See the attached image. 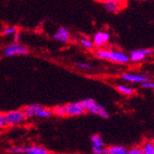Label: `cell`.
Listing matches in <instances>:
<instances>
[{
	"instance_id": "cell-1",
	"label": "cell",
	"mask_w": 154,
	"mask_h": 154,
	"mask_svg": "<svg viewBox=\"0 0 154 154\" xmlns=\"http://www.w3.org/2000/svg\"><path fill=\"white\" fill-rule=\"evenodd\" d=\"M94 55L96 57L100 59L111 61V62L118 63V64H126L130 61L129 55L119 50L99 49L94 52Z\"/></svg>"
},
{
	"instance_id": "cell-2",
	"label": "cell",
	"mask_w": 154,
	"mask_h": 154,
	"mask_svg": "<svg viewBox=\"0 0 154 154\" xmlns=\"http://www.w3.org/2000/svg\"><path fill=\"white\" fill-rule=\"evenodd\" d=\"M83 108L85 112H88L90 114L97 115L99 117H101L103 119H108L109 118V114L106 111V109L101 104L97 103L93 99L88 98V99H85L83 101H80Z\"/></svg>"
},
{
	"instance_id": "cell-3",
	"label": "cell",
	"mask_w": 154,
	"mask_h": 154,
	"mask_svg": "<svg viewBox=\"0 0 154 154\" xmlns=\"http://www.w3.org/2000/svg\"><path fill=\"white\" fill-rule=\"evenodd\" d=\"M29 54V49L26 45L20 42H12L8 44L3 50V55L5 57H17V56H26Z\"/></svg>"
},
{
	"instance_id": "cell-4",
	"label": "cell",
	"mask_w": 154,
	"mask_h": 154,
	"mask_svg": "<svg viewBox=\"0 0 154 154\" xmlns=\"http://www.w3.org/2000/svg\"><path fill=\"white\" fill-rule=\"evenodd\" d=\"M4 118L7 126H18L24 123L26 119L23 110H13L4 114Z\"/></svg>"
},
{
	"instance_id": "cell-5",
	"label": "cell",
	"mask_w": 154,
	"mask_h": 154,
	"mask_svg": "<svg viewBox=\"0 0 154 154\" xmlns=\"http://www.w3.org/2000/svg\"><path fill=\"white\" fill-rule=\"evenodd\" d=\"M153 50L150 48L148 49H136L133 50L130 52V61H133V62H141L146 57L152 55Z\"/></svg>"
},
{
	"instance_id": "cell-6",
	"label": "cell",
	"mask_w": 154,
	"mask_h": 154,
	"mask_svg": "<svg viewBox=\"0 0 154 154\" xmlns=\"http://www.w3.org/2000/svg\"><path fill=\"white\" fill-rule=\"evenodd\" d=\"M110 34L106 31H99L97 33L94 34L93 36V44L94 46H97V47H103V46L106 43H108V42L110 41Z\"/></svg>"
},
{
	"instance_id": "cell-7",
	"label": "cell",
	"mask_w": 154,
	"mask_h": 154,
	"mask_svg": "<svg viewBox=\"0 0 154 154\" xmlns=\"http://www.w3.org/2000/svg\"><path fill=\"white\" fill-rule=\"evenodd\" d=\"M66 108L68 112V116L71 117H78L85 113V110L80 102H74L66 104Z\"/></svg>"
},
{
	"instance_id": "cell-8",
	"label": "cell",
	"mask_w": 154,
	"mask_h": 154,
	"mask_svg": "<svg viewBox=\"0 0 154 154\" xmlns=\"http://www.w3.org/2000/svg\"><path fill=\"white\" fill-rule=\"evenodd\" d=\"M54 40H56L58 42H62V43H66L70 41L71 38V33L70 31L64 26H60L58 27L57 31L54 34L53 36Z\"/></svg>"
},
{
	"instance_id": "cell-9",
	"label": "cell",
	"mask_w": 154,
	"mask_h": 154,
	"mask_svg": "<svg viewBox=\"0 0 154 154\" xmlns=\"http://www.w3.org/2000/svg\"><path fill=\"white\" fill-rule=\"evenodd\" d=\"M121 79L130 83H144L148 81V77L144 74H134V73H123Z\"/></svg>"
},
{
	"instance_id": "cell-10",
	"label": "cell",
	"mask_w": 154,
	"mask_h": 154,
	"mask_svg": "<svg viewBox=\"0 0 154 154\" xmlns=\"http://www.w3.org/2000/svg\"><path fill=\"white\" fill-rule=\"evenodd\" d=\"M41 107H42L41 104L31 103V104H28V105L25 106L24 108H23V112H24L26 119H31V118L37 117V114H38V110L41 109Z\"/></svg>"
},
{
	"instance_id": "cell-11",
	"label": "cell",
	"mask_w": 154,
	"mask_h": 154,
	"mask_svg": "<svg viewBox=\"0 0 154 154\" xmlns=\"http://www.w3.org/2000/svg\"><path fill=\"white\" fill-rule=\"evenodd\" d=\"M103 7L105 8V10L110 12V13H118L119 12L124 6H122L120 4H118V3H114V2H106V1H103Z\"/></svg>"
},
{
	"instance_id": "cell-12",
	"label": "cell",
	"mask_w": 154,
	"mask_h": 154,
	"mask_svg": "<svg viewBox=\"0 0 154 154\" xmlns=\"http://www.w3.org/2000/svg\"><path fill=\"white\" fill-rule=\"evenodd\" d=\"M26 154H50L49 151L40 146H28L26 147Z\"/></svg>"
},
{
	"instance_id": "cell-13",
	"label": "cell",
	"mask_w": 154,
	"mask_h": 154,
	"mask_svg": "<svg viewBox=\"0 0 154 154\" xmlns=\"http://www.w3.org/2000/svg\"><path fill=\"white\" fill-rule=\"evenodd\" d=\"M91 145H92V149H101L104 148V143L103 141V138L100 134H93L91 136Z\"/></svg>"
},
{
	"instance_id": "cell-14",
	"label": "cell",
	"mask_w": 154,
	"mask_h": 154,
	"mask_svg": "<svg viewBox=\"0 0 154 154\" xmlns=\"http://www.w3.org/2000/svg\"><path fill=\"white\" fill-rule=\"evenodd\" d=\"M108 154H127L128 149L124 146H111L107 149Z\"/></svg>"
},
{
	"instance_id": "cell-15",
	"label": "cell",
	"mask_w": 154,
	"mask_h": 154,
	"mask_svg": "<svg viewBox=\"0 0 154 154\" xmlns=\"http://www.w3.org/2000/svg\"><path fill=\"white\" fill-rule=\"evenodd\" d=\"M117 90L119 92V93L125 95V96H131L134 93V89L133 88L125 86V85H118Z\"/></svg>"
},
{
	"instance_id": "cell-16",
	"label": "cell",
	"mask_w": 154,
	"mask_h": 154,
	"mask_svg": "<svg viewBox=\"0 0 154 154\" xmlns=\"http://www.w3.org/2000/svg\"><path fill=\"white\" fill-rule=\"evenodd\" d=\"M53 114L57 116V117H68V112H67V108L66 105H57L56 107H54L52 109Z\"/></svg>"
},
{
	"instance_id": "cell-17",
	"label": "cell",
	"mask_w": 154,
	"mask_h": 154,
	"mask_svg": "<svg viewBox=\"0 0 154 154\" xmlns=\"http://www.w3.org/2000/svg\"><path fill=\"white\" fill-rule=\"evenodd\" d=\"M53 111L52 109L49 108H46V107L42 106L41 109L38 110V114H37V118H40V119H49L53 116Z\"/></svg>"
},
{
	"instance_id": "cell-18",
	"label": "cell",
	"mask_w": 154,
	"mask_h": 154,
	"mask_svg": "<svg viewBox=\"0 0 154 154\" xmlns=\"http://www.w3.org/2000/svg\"><path fill=\"white\" fill-rule=\"evenodd\" d=\"M143 154H154V141L148 140L142 146Z\"/></svg>"
},
{
	"instance_id": "cell-19",
	"label": "cell",
	"mask_w": 154,
	"mask_h": 154,
	"mask_svg": "<svg viewBox=\"0 0 154 154\" xmlns=\"http://www.w3.org/2000/svg\"><path fill=\"white\" fill-rule=\"evenodd\" d=\"M80 45L82 46V47H84L85 49H87V50H91V49H93V47H94L93 42H92L91 40H89V38H82L80 40Z\"/></svg>"
},
{
	"instance_id": "cell-20",
	"label": "cell",
	"mask_w": 154,
	"mask_h": 154,
	"mask_svg": "<svg viewBox=\"0 0 154 154\" xmlns=\"http://www.w3.org/2000/svg\"><path fill=\"white\" fill-rule=\"evenodd\" d=\"M18 31V28L16 26H8V27H5L0 35L3 36V37H6V36H11V35H14Z\"/></svg>"
},
{
	"instance_id": "cell-21",
	"label": "cell",
	"mask_w": 154,
	"mask_h": 154,
	"mask_svg": "<svg viewBox=\"0 0 154 154\" xmlns=\"http://www.w3.org/2000/svg\"><path fill=\"white\" fill-rule=\"evenodd\" d=\"M75 67L77 69H80V70H84V71H91L93 69V66L87 62H76Z\"/></svg>"
},
{
	"instance_id": "cell-22",
	"label": "cell",
	"mask_w": 154,
	"mask_h": 154,
	"mask_svg": "<svg viewBox=\"0 0 154 154\" xmlns=\"http://www.w3.org/2000/svg\"><path fill=\"white\" fill-rule=\"evenodd\" d=\"M127 154H143L142 146H135V147H133L132 149H128Z\"/></svg>"
},
{
	"instance_id": "cell-23",
	"label": "cell",
	"mask_w": 154,
	"mask_h": 154,
	"mask_svg": "<svg viewBox=\"0 0 154 154\" xmlns=\"http://www.w3.org/2000/svg\"><path fill=\"white\" fill-rule=\"evenodd\" d=\"M142 88H149V89H153L154 90V82L146 81V82L142 83Z\"/></svg>"
},
{
	"instance_id": "cell-24",
	"label": "cell",
	"mask_w": 154,
	"mask_h": 154,
	"mask_svg": "<svg viewBox=\"0 0 154 154\" xmlns=\"http://www.w3.org/2000/svg\"><path fill=\"white\" fill-rule=\"evenodd\" d=\"M93 154H108L107 152V149L105 148H101V149H92Z\"/></svg>"
},
{
	"instance_id": "cell-25",
	"label": "cell",
	"mask_w": 154,
	"mask_h": 154,
	"mask_svg": "<svg viewBox=\"0 0 154 154\" xmlns=\"http://www.w3.org/2000/svg\"><path fill=\"white\" fill-rule=\"evenodd\" d=\"M103 1L118 3V4H120V5H122V6H125V4L127 3V0H103Z\"/></svg>"
},
{
	"instance_id": "cell-26",
	"label": "cell",
	"mask_w": 154,
	"mask_h": 154,
	"mask_svg": "<svg viewBox=\"0 0 154 154\" xmlns=\"http://www.w3.org/2000/svg\"><path fill=\"white\" fill-rule=\"evenodd\" d=\"M7 124H6V121H5V118H4V114H1L0 113V127L1 128H4L6 127Z\"/></svg>"
},
{
	"instance_id": "cell-27",
	"label": "cell",
	"mask_w": 154,
	"mask_h": 154,
	"mask_svg": "<svg viewBox=\"0 0 154 154\" xmlns=\"http://www.w3.org/2000/svg\"><path fill=\"white\" fill-rule=\"evenodd\" d=\"M21 36H22V34H21V32L19 31V30H18V31L13 35V37H14V42H19Z\"/></svg>"
}]
</instances>
